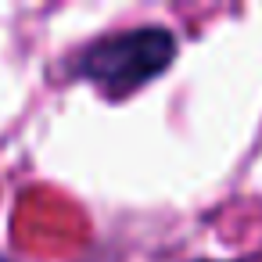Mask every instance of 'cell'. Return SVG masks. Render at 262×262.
Wrapping results in <instances>:
<instances>
[{"label":"cell","mask_w":262,"mask_h":262,"mask_svg":"<svg viewBox=\"0 0 262 262\" xmlns=\"http://www.w3.org/2000/svg\"><path fill=\"white\" fill-rule=\"evenodd\" d=\"M180 54V40L165 26H133L83 43L69 58V76L94 86L104 101H129L158 83Z\"/></svg>","instance_id":"cell-1"}]
</instances>
